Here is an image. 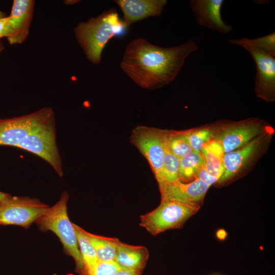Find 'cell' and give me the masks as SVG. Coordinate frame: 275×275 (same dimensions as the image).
Wrapping results in <instances>:
<instances>
[{
    "instance_id": "5",
    "label": "cell",
    "mask_w": 275,
    "mask_h": 275,
    "mask_svg": "<svg viewBox=\"0 0 275 275\" xmlns=\"http://www.w3.org/2000/svg\"><path fill=\"white\" fill-rule=\"evenodd\" d=\"M56 134L53 114L24 138L17 147L40 156L61 177L63 175V167Z\"/></svg>"
},
{
    "instance_id": "25",
    "label": "cell",
    "mask_w": 275,
    "mask_h": 275,
    "mask_svg": "<svg viewBox=\"0 0 275 275\" xmlns=\"http://www.w3.org/2000/svg\"><path fill=\"white\" fill-rule=\"evenodd\" d=\"M252 45L262 51L275 57V32L254 38L248 39Z\"/></svg>"
},
{
    "instance_id": "6",
    "label": "cell",
    "mask_w": 275,
    "mask_h": 275,
    "mask_svg": "<svg viewBox=\"0 0 275 275\" xmlns=\"http://www.w3.org/2000/svg\"><path fill=\"white\" fill-rule=\"evenodd\" d=\"M228 43L245 49L253 59L256 69L255 92L266 102L275 100V57L257 48L248 38L229 39Z\"/></svg>"
},
{
    "instance_id": "4",
    "label": "cell",
    "mask_w": 275,
    "mask_h": 275,
    "mask_svg": "<svg viewBox=\"0 0 275 275\" xmlns=\"http://www.w3.org/2000/svg\"><path fill=\"white\" fill-rule=\"evenodd\" d=\"M200 208L197 204L161 200L155 209L141 216L140 225L155 236L166 230L181 228Z\"/></svg>"
},
{
    "instance_id": "32",
    "label": "cell",
    "mask_w": 275,
    "mask_h": 275,
    "mask_svg": "<svg viewBox=\"0 0 275 275\" xmlns=\"http://www.w3.org/2000/svg\"><path fill=\"white\" fill-rule=\"evenodd\" d=\"M5 46L3 44L2 41L0 42V53L4 49Z\"/></svg>"
},
{
    "instance_id": "11",
    "label": "cell",
    "mask_w": 275,
    "mask_h": 275,
    "mask_svg": "<svg viewBox=\"0 0 275 275\" xmlns=\"http://www.w3.org/2000/svg\"><path fill=\"white\" fill-rule=\"evenodd\" d=\"M270 133L268 130L241 147L225 153L224 171L217 182L222 183L232 179L250 165L264 149Z\"/></svg>"
},
{
    "instance_id": "7",
    "label": "cell",
    "mask_w": 275,
    "mask_h": 275,
    "mask_svg": "<svg viewBox=\"0 0 275 275\" xmlns=\"http://www.w3.org/2000/svg\"><path fill=\"white\" fill-rule=\"evenodd\" d=\"M130 142L147 159L157 181H162V167L164 151V129L138 126L132 130Z\"/></svg>"
},
{
    "instance_id": "34",
    "label": "cell",
    "mask_w": 275,
    "mask_h": 275,
    "mask_svg": "<svg viewBox=\"0 0 275 275\" xmlns=\"http://www.w3.org/2000/svg\"><path fill=\"white\" fill-rule=\"evenodd\" d=\"M53 275H58L57 273H53Z\"/></svg>"
},
{
    "instance_id": "15",
    "label": "cell",
    "mask_w": 275,
    "mask_h": 275,
    "mask_svg": "<svg viewBox=\"0 0 275 275\" xmlns=\"http://www.w3.org/2000/svg\"><path fill=\"white\" fill-rule=\"evenodd\" d=\"M123 13L126 28L132 23L150 16H159L167 3L166 0H115Z\"/></svg>"
},
{
    "instance_id": "26",
    "label": "cell",
    "mask_w": 275,
    "mask_h": 275,
    "mask_svg": "<svg viewBox=\"0 0 275 275\" xmlns=\"http://www.w3.org/2000/svg\"><path fill=\"white\" fill-rule=\"evenodd\" d=\"M200 179L209 186L217 182L218 178L211 175L205 168L204 164L198 170L195 175V179Z\"/></svg>"
},
{
    "instance_id": "2",
    "label": "cell",
    "mask_w": 275,
    "mask_h": 275,
    "mask_svg": "<svg viewBox=\"0 0 275 275\" xmlns=\"http://www.w3.org/2000/svg\"><path fill=\"white\" fill-rule=\"evenodd\" d=\"M125 29L116 9L111 8L95 18L79 22L74 33L87 59L97 64L101 61L103 49L108 41L121 34Z\"/></svg>"
},
{
    "instance_id": "30",
    "label": "cell",
    "mask_w": 275,
    "mask_h": 275,
    "mask_svg": "<svg viewBox=\"0 0 275 275\" xmlns=\"http://www.w3.org/2000/svg\"><path fill=\"white\" fill-rule=\"evenodd\" d=\"M8 194L0 191V203L8 196Z\"/></svg>"
},
{
    "instance_id": "33",
    "label": "cell",
    "mask_w": 275,
    "mask_h": 275,
    "mask_svg": "<svg viewBox=\"0 0 275 275\" xmlns=\"http://www.w3.org/2000/svg\"><path fill=\"white\" fill-rule=\"evenodd\" d=\"M6 17V13L0 11V18H4V17Z\"/></svg>"
},
{
    "instance_id": "20",
    "label": "cell",
    "mask_w": 275,
    "mask_h": 275,
    "mask_svg": "<svg viewBox=\"0 0 275 275\" xmlns=\"http://www.w3.org/2000/svg\"><path fill=\"white\" fill-rule=\"evenodd\" d=\"M193 151L201 152L203 147L214 139V126H203L181 130Z\"/></svg>"
},
{
    "instance_id": "8",
    "label": "cell",
    "mask_w": 275,
    "mask_h": 275,
    "mask_svg": "<svg viewBox=\"0 0 275 275\" xmlns=\"http://www.w3.org/2000/svg\"><path fill=\"white\" fill-rule=\"evenodd\" d=\"M49 206L36 198L8 196L0 203V225L28 228Z\"/></svg>"
},
{
    "instance_id": "13",
    "label": "cell",
    "mask_w": 275,
    "mask_h": 275,
    "mask_svg": "<svg viewBox=\"0 0 275 275\" xmlns=\"http://www.w3.org/2000/svg\"><path fill=\"white\" fill-rule=\"evenodd\" d=\"M223 0H190L189 6L199 25L225 34L233 30L232 26L223 19L221 10Z\"/></svg>"
},
{
    "instance_id": "10",
    "label": "cell",
    "mask_w": 275,
    "mask_h": 275,
    "mask_svg": "<svg viewBox=\"0 0 275 275\" xmlns=\"http://www.w3.org/2000/svg\"><path fill=\"white\" fill-rule=\"evenodd\" d=\"M53 114L51 108L45 107L28 115L0 119V145L17 147L24 138Z\"/></svg>"
},
{
    "instance_id": "23",
    "label": "cell",
    "mask_w": 275,
    "mask_h": 275,
    "mask_svg": "<svg viewBox=\"0 0 275 275\" xmlns=\"http://www.w3.org/2000/svg\"><path fill=\"white\" fill-rule=\"evenodd\" d=\"M179 168L180 159L166 147L162 167V181L160 183L179 181Z\"/></svg>"
},
{
    "instance_id": "18",
    "label": "cell",
    "mask_w": 275,
    "mask_h": 275,
    "mask_svg": "<svg viewBox=\"0 0 275 275\" xmlns=\"http://www.w3.org/2000/svg\"><path fill=\"white\" fill-rule=\"evenodd\" d=\"M82 231L94 247L98 260L115 261L118 238L95 235L83 229Z\"/></svg>"
},
{
    "instance_id": "16",
    "label": "cell",
    "mask_w": 275,
    "mask_h": 275,
    "mask_svg": "<svg viewBox=\"0 0 275 275\" xmlns=\"http://www.w3.org/2000/svg\"><path fill=\"white\" fill-rule=\"evenodd\" d=\"M148 257L146 247L127 244L118 239L115 261L121 268L143 271Z\"/></svg>"
},
{
    "instance_id": "22",
    "label": "cell",
    "mask_w": 275,
    "mask_h": 275,
    "mask_svg": "<svg viewBox=\"0 0 275 275\" xmlns=\"http://www.w3.org/2000/svg\"><path fill=\"white\" fill-rule=\"evenodd\" d=\"M73 224L76 235L79 250L84 264L82 272L84 270L95 264L98 261V259L94 247L89 239L83 233L82 229L75 224L73 223Z\"/></svg>"
},
{
    "instance_id": "31",
    "label": "cell",
    "mask_w": 275,
    "mask_h": 275,
    "mask_svg": "<svg viewBox=\"0 0 275 275\" xmlns=\"http://www.w3.org/2000/svg\"><path fill=\"white\" fill-rule=\"evenodd\" d=\"M65 2H67V4L71 5V4H75L77 3V2H79V1H67Z\"/></svg>"
},
{
    "instance_id": "28",
    "label": "cell",
    "mask_w": 275,
    "mask_h": 275,
    "mask_svg": "<svg viewBox=\"0 0 275 275\" xmlns=\"http://www.w3.org/2000/svg\"><path fill=\"white\" fill-rule=\"evenodd\" d=\"M141 270L120 268L115 275H142Z\"/></svg>"
},
{
    "instance_id": "1",
    "label": "cell",
    "mask_w": 275,
    "mask_h": 275,
    "mask_svg": "<svg viewBox=\"0 0 275 275\" xmlns=\"http://www.w3.org/2000/svg\"><path fill=\"white\" fill-rule=\"evenodd\" d=\"M198 49L192 40L178 46L162 47L138 38L126 46L121 68L141 88L159 89L175 80L186 58Z\"/></svg>"
},
{
    "instance_id": "21",
    "label": "cell",
    "mask_w": 275,
    "mask_h": 275,
    "mask_svg": "<svg viewBox=\"0 0 275 275\" xmlns=\"http://www.w3.org/2000/svg\"><path fill=\"white\" fill-rule=\"evenodd\" d=\"M203 164L201 152L192 151L180 159L179 181L186 182L195 178L197 172Z\"/></svg>"
},
{
    "instance_id": "3",
    "label": "cell",
    "mask_w": 275,
    "mask_h": 275,
    "mask_svg": "<svg viewBox=\"0 0 275 275\" xmlns=\"http://www.w3.org/2000/svg\"><path fill=\"white\" fill-rule=\"evenodd\" d=\"M68 199L67 192L64 191L59 201L53 206L49 207L35 223L41 231H50L58 237L64 251L73 258L75 270L80 274L83 270L84 264L73 224L67 213Z\"/></svg>"
},
{
    "instance_id": "19",
    "label": "cell",
    "mask_w": 275,
    "mask_h": 275,
    "mask_svg": "<svg viewBox=\"0 0 275 275\" xmlns=\"http://www.w3.org/2000/svg\"><path fill=\"white\" fill-rule=\"evenodd\" d=\"M166 147L179 159L193 151L182 131L164 129Z\"/></svg>"
},
{
    "instance_id": "9",
    "label": "cell",
    "mask_w": 275,
    "mask_h": 275,
    "mask_svg": "<svg viewBox=\"0 0 275 275\" xmlns=\"http://www.w3.org/2000/svg\"><path fill=\"white\" fill-rule=\"evenodd\" d=\"M214 126V139L222 145L225 153L236 150L268 131L263 121L257 118Z\"/></svg>"
},
{
    "instance_id": "29",
    "label": "cell",
    "mask_w": 275,
    "mask_h": 275,
    "mask_svg": "<svg viewBox=\"0 0 275 275\" xmlns=\"http://www.w3.org/2000/svg\"><path fill=\"white\" fill-rule=\"evenodd\" d=\"M216 236L218 239L223 240L227 237V233L225 230L219 229L216 233Z\"/></svg>"
},
{
    "instance_id": "14",
    "label": "cell",
    "mask_w": 275,
    "mask_h": 275,
    "mask_svg": "<svg viewBox=\"0 0 275 275\" xmlns=\"http://www.w3.org/2000/svg\"><path fill=\"white\" fill-rule=\"evenodd\" d=\"M35 1L14 0L9 17L11 30L7 38L11 44L22 43L28 37L33 17Z\"/></svg>"
},
{
    "instance_id": "27",
    "label": "cell",
    "mask_w": 275,
    "mask_h": 275,
    "mask_svg": "<svg viewBox=\"0 0 275 275\" xmlns=\"http://www.w3.org/2000/svg\"><path fill=\"white\" fill-rule=\"evenodd\" d=\"M11 33L9 17L0 18V38L10 37Z\"/></svg>"
},
{
    "instance_id": "17",
    "label": "cell",
    "mask_w": 275,
    "mask_h": 275,
    "mask_svg": "<svg viewBox=\"0 0 275 275\" xmlns=\"http://www.w3.org/2000/svg\"><path fill=\"white\" fill-rule=\"evenodd\" d=\"M201 153L207 172L211 175L219 179L224 171L225 155L221 144L218 141L213 139L203 147Z\"/></svg>"
},
{
    "instance_id": "12",
    "label": "cell",
    "mask_w": 275,
    "mask_h": 275,
    "mask_svg": "<svg viewBox=\"0 0 275 275\" xmlns=\"http://www.w3.org/2000/svg\"><path fill=\"white\" fill-rule=\"evenodd\" d=\"M161 200H171L183 203L199 204L202 202L210 186L195 179L190 182L180 181L158 183Z\"/></svg>"
},
{
    "instance_id": "24",
    "label": "cell",
    "mask_w": 275,
    "mask_h": 275,
    "mask_svg": "<svg viewBox=\"0 0 275 275\" xmlns=\"http://www.w3.org/2000/svg\"><path fill=\"white\" fill-rule=\"evenodd\" d=\"M120 268L115 261L98 260L92 266L84 270L80 275H115Z\"/></svg>"
}]
</instances>
